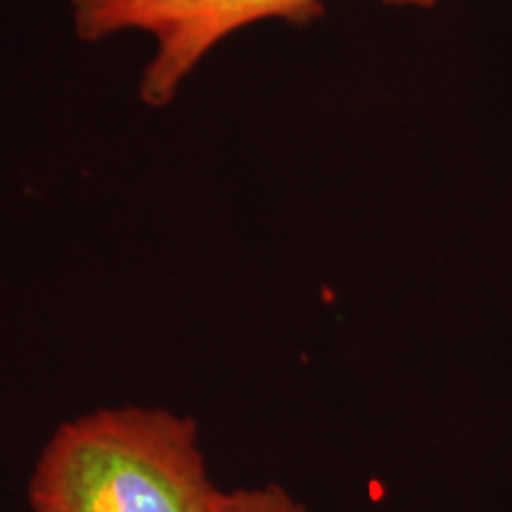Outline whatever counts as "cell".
<instances>
[{
    "label": "cell",
    "mask_w": 512,
    "mask_h": 512,
    "mask_svg": "<svg viewBox=\"0 0 512 512\" xmlns=\"http://www.w3.org/2000/svg\"><path fill=\"white\" fill-rule=\"evenodd\" d=\"M219 512H309L280 486L223 491Z\"/></svg>",
    "instance_id": "3957f363"
},
{
    "label": "cell",
    "mask_w": 512,
    "mask_h": 512,
    "mask_svg": "<svg viewBox=\"0 0 512 512\" xmlns=\"http://www.w3.org/2000/svg\"><path fill=\"white\" fill-rule=\"evenodd\" d=\"M195 420L105 408L64 422L29 479L31 512H219Z\"/></svg>",
    "instance_id": "6da1fadb"
},
{
    "label": "cell",
    "mask_w": 512,
    "mask_h": 512,
    "mask_svg": "<svg viewBox=\"0 0 512 512\" xmlns=\"http://www.w3.org/2000/svg\"><path fill=\"white\" fill-rule=\"evenodd\" d=\"M427 8L434 0H387ZM74 29L83 41L143 31L155 55L140 81V98L166 107L197 64L235 31L268 22H304L323 12V0H72Z\"/></svg>",
    "instance_id": "7a4b0ae2"
}]
</instances>
